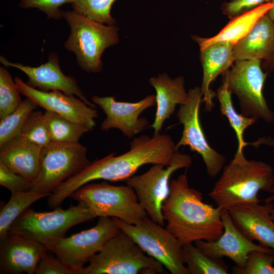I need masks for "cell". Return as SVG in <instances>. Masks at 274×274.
<instances>
[{
    "instance_id": "14",
    "label": "cell",
    "mask_w": 274,
    "mask_h": 274,
    "mask_svg": "<svg viewBox=\"0 0 274 274\" xmlns=\"http://www.w3.org/2000/svg\"><path fill=\"white\" fill-rule=\"evenodd\" d=\"M15 82L20 94L33 100L38 106L61 115L71 121L85 125L92 130L96 125L97 111L74 95L60 90L43 91L33 88L21 78L16 77Z\"/></svg>"
},
{
    "instance_id": "33",
    "label": "cell",
    "mask_w": 274,
    "mask_h": 274,
    "mask_svg": "<svg viewBox=\"0 0 274 274\" xmlns=\"http://www.w3.org/2000/svg\"><path fill=\"white\" fill-rule=\"evenodd\" d=\"M274 252L259 250L250 252L248 255L246 266L233 267L232 273L235 274H274Z\"/></svg>"
},
{
    "instance_id": "37",
    "label": "cell",
    "mask_w": 274,
    "mask_h": 274,
    "mask_svg": "<svg viewBox=\"0 0 274 274\" xmlns=\"http://www.w3.org/2000/svg\"><path fill=\"white\" fill-rule=\"evenodd\" d=\"M266 3V0H232L222 7L223 14L230 19L249 12Z\"/></svg>"
},
{
    "instance_id": "30",
    "label": "cell",
    "mask_w": 274,
    "mask_h": 274,
    "mask_svg": "<svg viewBox=\"0 0 274 274\" xmlns=\"http://www.w3.org/2000/svg\"><path fill=\"white\" fill-rule=\"evenodd\" d=\"M116 0H75L72 3L73 10L99 23L116 25L111 15V9Z\"/></svg>"
},
{
    "instance_id": "21",
    "label": "cell",
    "mask_w": 274,
    "mask_h": 274,
    "mask_svg": "<svg viewBox=\"0 0 274 274\" xmlns=\"http://www.w3.org/2000/svg\"><path fill=\"white\" fill-rule=\"evenodd\" d=\"M233 46L232 43L228 42H219L200 50L203 70L201 89L202 101L207 111L213 109L214 107L213 100L217 96L216 92L211 89V84L219 75L229 70L235 61Z\"/></svg>"
},
{
    "instance_id": "9",
    "label": "cell",
    "mask_w": 274,
    "mask_h": 274,
    "mask_svg": "<svg viewBox=\"0 0 274 274\" xmlns=\"http://www.w3.org/2000/svg\"><path fill=\"white\" fill-rule=\"evenodd\" d=\"M91 163L87 158V149L79 142H51L43 148L40 170L31 183L30 190L49 196L63 182Z\"/></svg>"
},
{
    "instance_id": "41",
    "label": "cell",
    "mask_w": 274,
    "mask_h": 274,
    "mask_svg": "<svg viewBox=\"0 0 274 274\" xmlns=\"http://www.w3.org/2000/svg\"><path fill=\"white\" fill-rule=\"evenodd\" d=\"M272 219H273V220L274 221V209H273V210L272 211Z\"/></svg>"
},
{
    "instance_id": "38",
    "label": "cell",
    "mask_w": 274,
    "mask_h": 274,
    "mask_svg": "<svg viewBox=\"0 0 274 274\" xmlns=\"http://www.w3.org/2000/svg\"><path fill=\"white\" fill-rule=\"evenodd\" d=\"M264 67L265 70L274 71V55L267 61H264Z\"/></svg>"
},
{
    "instance_id": "28",
    "label": "cell",
    "mask_w": 274,
    "mask_h": 274,
    "mask_svg": "<svg viewBox=\"0 0 274 274\" xmlns=\"http://www.w3.org/2000/svg\"><path fill=\"white\" fill-rule=\"evenodd\" d=\"M44 115L52 142L78 143L84 134L91 130L85 125L71 121L53 112L45 111Z\"/></svg>"
},
{
    "instance_id": "20",
    "label": "cell",
    "mask_w": 274,
    "mask_h": 274,
    "mask_svg": "<svg viewBox=\"0 0 274 274\" xmlns=\"http://www.w3.org/2000/svg\"><path fill=\"white\" fill-rule=\"evenodd\" d=\"M43 148L18 134L0 146V162L32 182L40 170Z\"/></svg>"
},
{
    "instance_id": "5",
    "label": "cell",
    "mask_w": 274,
    "mask_h": 274,
    "mask_svg": "<svg viewBox=\"0 0 274 274\" xmlns=\"http://www.w3.org/2000/svg\"><path fill=\"white\" fill-rule=\"evenodd\" d=\"M95 218L88 206L79 201L67 209L59 206L51 212H36L28 208L13 223L9 232L38 242L48 249L65 237L73 226Z\"/></svg>"
},
{
    "instance_id": "31",
    "label": "cell",
    "mask_w": 274,
    "mask_h": 274,
    "mask_svg": "<svg viewBox=\"0 0 274 274\" xmlns=\"http://www.w3.org/2000/svg\"><path fill=\"white\" fill-rule=\"evenodd\" d=\"M20 92L11 74L4 67H0V119L15 111L22 100Z\"/></svg>"
},
{
    "instance_id": "8",
    "label": "cell",
    "mask_w": 274,
    "mask_h": 274,
    "mask_svg": "<svg viewBox=\"0 0 274 274\" xmlns=\"http://www.w3.org/2000/svg\"><path fill=\"white\" fill-rule=\"evenodd\" d=\"M261 62L258 59L234 61L231 69L222 74L223 82L238 98L242 115L271 123L274 113L263 93L268 72H263Z\"/></svg>"
},
{
    "instance_id": "25",
    "label": "cell",
    "mask_w": 274,
    "mask_h": 274,
    "mask_svg": "<svg viewBox=\"0 0 274 274\" xmlns=\"http://www.w3.org/2000/svg\"><path fill=\"white\" fill-rule=\"evenodd\" d=\"M217 97L219 100L220 111L222 115L225 116L232 128L234 129L238 142L237 151H243L248 145L244 138L246 129L253 125L258 119L255 117H247L237 113L233 107L231 92L225 82L218 88Z\"/></svg>"
},
{
    "instance_id": "12",
    "label": "cell",
    "mask_w": 274,
    "mask_h": 274,
    "mask_svg": "<svg viewBox=\"0 0 274 274\" xmlns=\"http://www.w3.org/2000/svg\"><path fill=\"white\" fill-rule=\"evenodd\" d=\"M121 232L109 217H99L94 227L59 239L48 247V252L78 271L102 248L110 238Z\"/></svg>"
},
{
    "instance_id": "3",
    "label": "cell",
    "mask_w": 274,
    "mask_h": 274,
    "mask_svg": "<svg viewBox=\"0 0 274 274\" xmlns=\"http://www.w3.org/2000/svg\"><path fill=\"white\" fill-rule=\"evenodd\" d=\"M273 186L274 171L270 165L248 160L243 151L236 150L208 195L223 211L239 204L258 203V193H270Z\"/></svg>"
},
{
    "instance_id": "19",
    "label": "cell",
    "mask_w": 274,
    "mask_h": 274,
    "mask_svg": "<svg viewBox=\"0 0 274 274\" xmlns=\"http://www.w3.org/2000/svg\"><path fill=\"white\" fill-rule=\"evenodd\" d=\"M47 252L44 245L9 232L0 240V273H35L42 256Z\"/></svg>"
},
{
    "instance_id": "34",
    "label": "cell",
    "mask_w": 274,
    "mask_h": 274,
    "mask_svg": "<svg viewBox=\"0 0 274 274\" xmlns=\"http://www.w3.org/2000/svg\"><path fill=\"white\" fill-rule=\"evenodd\" d=\"M75 0H20L19 6L23 9L37 8L47 15L48 19H60L63 11L59 8L66 3H73Z\"/></svg>"
},
{
    "instance_id": "27",
    "label": "cell",
    "mask_w": 274,
    "mask_h": 274,
    "mask_svg": "<svg viewBox=\"0 0 274 274\" xmlns=\"http://www.w3.org/2000/svg\"><path fill=\"white\" fill-rule=\"evenodd\" d=\"M182 256L189 274H227L228 268L221 258L204 254L192 243L182 246Z\"/></svg>"
},
{
    "instance_id": "6",
    "label": "cell",
    "mask_w": 274,
    "mask_h": 274,
    "mask_svg": "<svg viewBox=\"0 0 274 274\" xmlns=\"http://www.w3.org/2000/svg\"><path fill=\"white\" fill-rule=\"evenodd\" d=\"M163 265L147 256L126 233L121 231L110 238L83 267L81 274L167 273Z\"/></svg>"
},
{
    "instance_id": "26",
    "label": "cell",
    "mask_w": 274,
    "mask_h": 274,
    "mask_svg": "<svg viewBox=\"0 0 274 274\" xmlns=\"http://www.w3.org/2000/svg\"><path fill=\"white\" fill-rule=\"evenodd\" d=\"M33 191L11 192L9 200L3 204L0 211V240L8 234L14 221L38 200L46 197Z\"/></svg>"
},
{
    "instance_id": "36",
    "label": "cell",
    "mask_w": 274,
    "mask_h": 274,
    "mask_svg": "<svg viewBox=\"0 0 274 274\" xmlns=\"http://www.w3.org/2000/svg\"><path fill=\"white\" fill-rule=\"evenodd\" d=\"M35 274H79L78 271L67 265L56 257L47 252L42 256L35 271Z\"/></svg>"
},
{
    "instance_id": "29",
    "label": "cell",
    "mask_w": 274,
    "mask_h": 274,
    "mask_svg": "<svg viewBox=\"0 0 274 274\" xmlns=\"http://www.w3.org/2000/svg\"><path fill=\"white\" fill-rule=\"evenodd\" d=\"M38 105L29 98L22 100L20 106L0 121V146L19 134L28 115Z\"/></svg>"
},
{
    "instance_id": "17",
    "label": "cell",
    "mask_w": 274,
    "mask_h": 274,
    "mask_svg": "<svg viewBox=\"0 0 274 274\" xmlns=\"http://www.w3.org/2000/svg\"><path fill=\"white\" fill-rule=\"evenodd\" d=\"M221 218L224 231L218 239L213 242L204 240L195 242V245L206 255L218 258L226 257L236 266L244 267L250 252L259 250L274 252L273 249L255 244L244 235L233 224L227 210L222 211Z\"/></svg>"
},
{
    "instance_id": "1",
    "label": "cell",
    "mask_w": 274,
    "mask_h": 274,
    "mask_svg": "<svg viewBox=\"0 0 274 274\" xmlns=\"http://www.w3.org/2000/svg\"><path fill=\"white\" fill-rule=\"evenodd\" d=\"M129 150L119 156L112 153L94 160L76 175L63 182L49 196L51 203L58 206L79 188L94 180L111 182L126 181L146 164L169 165L176 144L167 134L151 137L142 135L131 142Z\"/></svg>"
},
{
    "instance_id": "39",
    "label": "cell",
    "mask_w": 274,
    "mask_h": 274,
    "mask_svg": "<svg viewBox=\"0 0 274 274\" xmlns=\"http://www.w3.org/2000/svg\"><path fill=\"white\" fill-rule=\"evenodd\" d=\"M270 193L271 195L264 200L265 202L270 203L274 200V186Z\"/></svg>"
},
{
    "instance_id": "2",
    "label": "cell",
    "mask_w": 274,
    "mask_h": 274,
    "mask_svg": "<svg viewBox=\"0 0 274 274\" xmlns=\"http://www.w3.org/2000/svg\"><path fill=\"white\" fill-rule=\"evenodd\" d=\"M162 211L166 229L182 245L198 240L213 242L223 233V210L203 202L202 193L189 187L185 173L170 182Z\"/></svg>"
},
{
    "instance_id": "18",
    "label": "cell",
    "mask_w": 274,
    "mask_h": 274,
    "mask_svg": "<svg viewBox=\"0 0 274 274\" xmlns=\"http://www.w3.org/2000/svg\"><path fill=\"white\" fill-rule=\"evenodd\" d=\"M272 202L243 204L227 209L238 230L247 238L274 250V221Z\"/></svg>"
},
{
    "instance_id": "4",
    "label": "cell",
    "mask_w": 274,
    "mask_h": 274,
    "mask_svg": "<svg viewBox=\"0 0 274 274\" xmlns=\"http://www.w3.org/2000/svg\"><path fill=\"white\" fill-rule=\"evenodd\" d=\"M70 27L64 47L74 53L79 66L87 73H97L102 68L101 56L106 50L119 41V28L91 20L77 12L63 11Z\"/></svg>"
},
{
    "instance_id": "7",
    "label": "cell",
    "mask_w": 274,
    "mask_h": 274,
    "mask_svg": "<svg viewBox=\"0 0 274 274\" xmlns=\"http://www.w3.org/2000/svg\"><path fill=\"white\" fill-rule=\"evenodd\" d=\"M70 197L85 202L95 217H115L128 224H136L148 216L134 189L128 185H112L106 180L87 183Z\"/></svg>"
},
{
    "instance_id": "23",
    "label": "cell",
    "mask_w": 274,
    "mask_h": 274,
    "mask_svg": "<svg viewBox=\"0 0 274 274\" xmlns=\"http://www.w3.org/2000/svg\"><path fill=\"white\" fill-rule=\"evenodd\" d=\"M156 90L157 109L154 121L150 126L154 134L160 133L164 121L170 117L177 105L186 103L188 92L184 87L185 79L182 76L170 78L166 73L151 78L148 81Z\"/></svg>"
},
{
    "instance_id": "40",
    "label": "cell",
    "mask_w": 274,
    "mask_h": 274,
    "mask_svg": "<svg viewBox=\"0 0 274 274\" xmlns=\"http://www.w3.org/2000/svg\"><path fill=\"white\" fill-rule=\"evenodd\" d=\"M272 2L274 3V0ZM267 14L270 18L274 22V5L273 7L268 11Z\"/></svg>"
},
{
    "instance_id": "16",
    "label": "cell",
    "mask_w": 274,
    "mask_h": 274,
    "mask_svg": "<svg viewBox=\"0 0 274 274\" xmlns=\"http://www.w3.org/2000/svg\"><path fill=\"white\" fill-rule=\"evenodd\" d=\"M0 61L6 67H15L23 72L28 78L26 84L33 88L43 91L60 90L68 95H76L88 106L95 108V104L88 100L76 80L62 72L58 57L54 52L49 55L47 62L37 67L11 62L2 56Z\"/></svg>"
},
{
    "instance_id": "32",
    "label": "cell",
    "mask_w": 274,
    "mask_h": 274,
    "mask_svg": "<svg viewBox=\"0 0 274 274\" xmlns=\"http://www.w3.org/2000/svg\"><path fill=\"white\" fill-rule=\"evenodd\" d=\"M19 134L43 148L51 142L44 113L40 110H34L28 115Z\"/></svg>"
},
{
    "instance_id": "13",
    "label": "cell",
    "mask_w": 274,
    "mask_h": 274,
    "mask_svg": "<svg viewBox=\"0 0 274 274\" xmlns=\"http://www.w3.org/2000/svg\"><path fill=\"white\" fill-rule=\"evenodd\" d=\"M186 104L180 105L176 116L183 125L182 136L176 144V149L188 146L192 151L201 155L208 175L216 177L223 169L225 156L213 149L209 144L203 131L199 119V108L202 100L201 87H195L188 91Z\"/></svg>"
},
{
    "instance_id": "24",
    "label": "cell",
    "mask_w": 274,
    "mask_h": 274,
    "mask_svg": "<svg viewBox=\"0 0 274 274\" xmlns=\"http://www.w3.org/2000/svg\"><path fill=\"white\" fill-rule=\"evenodd\" d=\"M272 2L265 3L258 7L235 17L221 31L211 38H201L193 36V39L198 44L200 50L219 42H228L233 45L243 38L257 21L273 7Z\"/></svg>"
},
{
    "instance_id": "42",
    "label": "cell",
    "mask_w": 274,
    "mask_h": 274,
    "mask_svg": "<svg viewBox=\"0 0 274 274\" xmlns=\"http://www.w3.org/2000/svg\"><path fill=\"white\" fill-rule=\"evenodd\" d=\"M272 1H273V0H266V3L269 2H272Z\"/></svg>"
},
{
    "instance_id": "10",
    "label": "cell",
    "mask_w": 274,
    "mask_h": 274,
    "mask_svg": "<svg viewBox=\"0 0 274 274\" xmlns=\"http://www.w3.org/2000/svg\"><path fill=\"white\" fill-rule=\"evenodd\" d=\"M112 219L121 231L128 235L149 256L159 261L172 274H189L178 238L148 216L136 224L120 219Z\"/></svg>"
},
{
    "instance_id": "35",
    "label": "cell",
    "mask_w": 274,
    "mask_h": 274,
    "mask_svg": "<svg viewBox=\"0 0 274 274\" xmlns=\"http://www.w3.org/2000/svg\"><path fill=\"white\" fill-rule=\"evenodd\" d=\"M30 181L14 173L6 165L0 162V185L11 192H23L30 190Z\"/></svg>"
},
{
    "instance_id": "15",
    "label": "cell",
    "mask_w": 274,
    "mask_h": 274,
    "mask_svg": "<svg viewBox=\"0 0 274 274\" xmlns=\"http://www.w3.org/2000/svg\"><path fill=\"white\" fill-rule=\"evenodd\" d=\"M92 100L106 115L100 126L101 130L118 129L124 135L131 138L149 126L146 118L139 117L144 110L155 106L156 96L151 94L136 102L117 101L114 96L93 95Z\"/></svg>"
},
{
    "instance_id": "11",
    "label": "cell",
    "mask_w": 274,
    "mask_h": 274,
    "mask_svg": "<svg viewBox=\"0 0 274 274\" xmlns=\"http://www.w3.org/2000/svg\"><path fill=\"white\" fill-rule=\"evenodd\" d=\"M192 163L189 155L177 150L169 165L153 164L146 173L134 175L126 181V185L134 189L139 203L148 217L155 223L165 225L162 207L169 194L171 175L179 169L190 167Z\"/></svg>"
},
{
    "instance_id": "22",
    "label": "cell",
    "mask_w": 274,
    "mask_h": 274,
    "mask_svg": "<svg viewBox=\"0 0 274 274\" xmlns=\"http://www.w3.org/2000/svg\"><path fill=\"white\" fill-rule=\"evenodd\" d=\"M235 61L258 59L264 61L274 55V22L267 13L250 31L233 46Z\"/></svg>"
}]
</instances>
